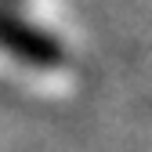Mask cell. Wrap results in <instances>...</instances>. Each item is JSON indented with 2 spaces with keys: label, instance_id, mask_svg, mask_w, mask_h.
<instances>
[{
  "label": "cell",
  "instance_id": "obj_1",
  "mask_svg": "<svg viewBox=\"0 0 152 152\" xmlns=\"http://www.w3.org/2000/svg\"><path fill=\"white\" fill-rule=\"evenodd\" d=\"M0 51L15 54L18 62H29V65H40V69H54L65 62V47L62 40H54L51 33L29 26L26 18H18L4 7L0 0Z\"/></svg>",
  "mask_w": 152,
  "mask_h": 152
}]
</instances>
